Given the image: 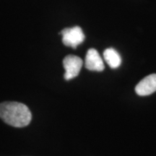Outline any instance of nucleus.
<instances>
[{
    "mask_svg": "<svg viewBox=\"0 0 156 156\" xmlns=\"http://www.w3.org/2000/svg\"><path fill=\"white\" fill-rule=\"evenodd\" d=\"M62 42L68 47L76 48L85 40V35L79 26L64 28L62 30Z\"/></svg>",
    "mask_w": 156,
    "mask_h": 156,
    "instance_id": "obj_2",
    "label": "nucleus"
},
{
    "mask_svg": "<svg viewBox=\"0 0 156 156\" xmlns=\"http://www.w3.org/2000/svg\"><path fill=\"white\" fill-rule=\"evenodd\" d=\"M0 119L14 127H24L30 123L32 114L23 103L4 102L0 104Z\"/></svg>",
    "mask_w": 156,
    "mask_h": 156,
    "instance_id": "obj_1",
    "label": "nucleus"
},
{
    "mask_svg": "<svg viewBox=\"0 0 156 156\" xmlns=\"http://www.w3.org/2000/svg\"><path fill=\"white\" fill-rule=\"evenodd\" d=\"M103 57L108 65L112 69H116L122 64V57L114 48H106L103 52Z\"/></svg>",
    "mask_w": 156,
    "mask_h": 156,
    "instance_id": "obj_6",
    "label": "nucleus"
},
{
    "mask_svg": "<svg viewBox=\"0 0 156 156\" xmlns=\"http://www.w3.org/2000/svg\"><path fill=\"white\" fill-rule=\"evenodd\" d=\"M156 91V74H152L142 80L135 87V92L140 96L153 94Z\"/></svg>",
    "mask_w": 156,
    "mask_h": 156,
    "instance_id": "obj_4",
    "label": "nucleus"
},
{
    "mask_svg": "<svg viewBox=\"0 0 156 156\" xmlns=\"http://www.w3.org/2000/svg\"><path fill=\"white\" fill-rule=\"evenodd\" d=\"M83 64V60L79 56L75 55L66 56L63 60V66L65 69L64 79L69 80L77 77L82 69Z\"/></svg>",
    "mask_w": 156,
    "mask_h": 156,
    "instance_id": "obj_3",
    "label": "nucleus"
},
{
    "mask_svg": "<svg viewBox=\"0 0 156 156\" xmlns=\"http://www.w3.org/2000/svg\"><path fill=\"white\" fill-rule=\"evenodd\" d=\"M85 66L90 71L102 72L105 68L102 58L95 48H90L87 51L85 56Z\"/></svg>",
    "mask_w": 156,
    "mask_h": 156,
    "instance_id": "obj_5",
    "label": "nucleus"
}]
</instances>
